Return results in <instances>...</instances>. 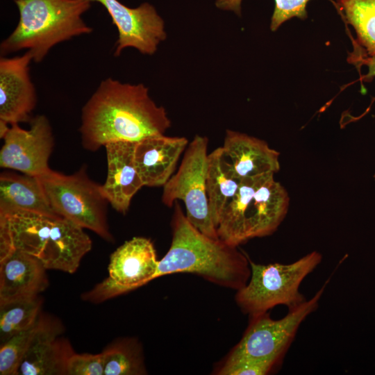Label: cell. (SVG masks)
Here are the masks:
<instances>
[{"mask_svg":"<svg viewBox=\"0 0 375 375\" xmlns=\"http://www.w3.org/2000/svg\"><path fill=\"white\" fill-rule=\"evenodd\" d=\"M170 126L165 109L151 99L148 88L108 78L83 107L79 131L83 148L96 151L110 142L164 134Z\"/></svg>","mask_w":375,"mask_h":375,"instance_id":"cell-1","label":"cell"},{"mask_svg":"<svg viewBox=\"0 0 375 375\" xmlns=\"http://www.w3.org/2000/svg\"><path fill=\"white\" fill-rule=\"evenodd\" d=\"M92 247L84 229L63 217L22 210L0 214V259L19 250L47 269L73 274Z\"/></svg>","mask_w":375,"mask_h":375,"instance_id":"cell-2","label":"cell"},{"mask_svg":"<svg viewBox=\"0 0 375 375\" xmlns=\"http://www.w3.org/2000/svg\"><path fill=\"white\" fill-rule=\"evenodd\" d=\"M170 247L159 260L156 278L191 273L220 286L238 290L251 276L249 258L238 247L211 238L194 227L175 203Z\"/></svg>","mask_w":375,"mask_h":375,"instance_id":"cell-3","label":"cell"},{"mask_svg":"<svg viewBox=\"0 0 375 375\" xmlns=\"http://www.w3.org/2000/svg\"><path fill=\"white\" fill-rule=\"evenodd\" d=\"M19 22L0 45L1 53L27 49L35 62L50 49L74 37L88 34L92 28L82 15L90 7L89 0H15Z\"/></svg>","mask_w":375,"mask_h":375,"instance_id":"cell-4","label":"cell"},{"mask_svg":"<svg viewBox=\"0 0 375 375\" xmlns=\"http://www.w3.org/2000/svg\"><path fill=\"white\" fill-rule=\"evenodd\" d=\"M274 173L241 179L217 228L218 238L238 247L254 238L274 233L287 215L290 197Z\"/></svg>","mask_w":375,"mask_h":375,"instance_id":"cell-5","label":"cell"},{"mask_svg":"<svg viewBox=\"0 0 375 375\" xmlns=\"http://www.w3.org/2000/svg\"><path fill=\"white\" fill-rule=\"evenodd\" d=\"M47 201L58 216L113 242L108 221L109 203L101 185L92 180L83 165L70 175L49 169L38 176Z\"/></svg>","mask_w":375,"mask_h":375,"instance_id":"cell-6","label":"cell"},{"mask_svg":"<svg viewBox=\"0 0 375 375\" xmlns=\"http://www.w3.org/2000/svg\"><path fill=\"white\" fill-rule=\"evenodd\" d=\"M320 253L314 251L290 264L260 265L249 258L251 276L249 282L237 290L235 301L249 317L285 305L295 307L306 298L299 292L303 279L319 265Z\"/></svg>","mask_w":375,"mask_h":375,"instance_id":"cell-7","label":"cell"},{"mask_svg":"<svg viewBox=\"0 0 375 375\" xmlns=\"http://www.w3.org/2000/svg\"><path fill=\"white\" fill-rule=\"evenodd\" d=\"M208 142L206 137H194L176 174L164 185L162 201L172 207L177 199L182 200L190 222L204 235L218 239L206 188Z\"/></svg>","mask_w":375,"mask_h":375,"instance_id":"cell-8","label":"cell"},{"mask_svg":"<svg viewBox=\"0 0 375 375\" xmlns=\"http://www.w3.org/2000/svg\"><path fill=\"white\" fill-rule=\"evenodd\" d=\"M331 277L310 299L289 308L283 318L274 320L266 312L249 317L247 328L231 353L280 363L306 317L316 310Z\"/></svg>","mask_w":375,"mask_h":375,"instance_id":"cell-9","label":"cell"},{"mask_svg":"<svg viewBox=\"0 0 375 375\" xmlns=\"http://www.w3.org/2000/svg\"><path fill=\"white\" fill-rule=\"evenodd\" d=\"M158 263L152 242L134 237L110 255L108 277L82 294L81 299L97 303L134 290L156 278Z\"/></svg>","mask_w":375,"mask_h":375,"instance_id":"cell-10","label":"cell"},{"mask_svg":"<svg viewBox=\"0 0 375 375\" xmlns=\"http://www.w3.org/2000/svg\"><path fill=\"white\" fill-rule=\"evenodd\" d=\"M29 122L28 129L14 124L1 137L3 144L0 150V167L38 177L50 169L49 160L54 138L46 116L39 115Z\"/></svg>","mask_w":375,"mask_h":375,"instance_id":"cell-11","label":"cell"},{"mask_svg":"<svg viewBox=\"0 0 375 375\" xmlns=\"http://www.w3.org/2000/svg\"><path fill=\"white\" fill-rule=\"evenodd\" d=\"M89 1L103 6L117 28L118 40L114 52L116 56L128 47L135 48L142 54L152 55L166 39L163 19L147 2L137 8H129L117 0Z\"/></svg>","mask_w":375,"mask_h":375,"instance_id":"cell-12","label":"cell"},{"mask_svg":"<svg viewBox=\"0 0 375 375\" xmlns=\"http://www.w3.org/2000/svg\"><path fill=\"white\" fill-rule=\"evenodd\" d=\"M63 332L58 319L42 312L17 375H67L68 361L75 351L69 341L61 336Z\"/></svg>","mask_w":375,"mask_h":375,"instance_id":"cell-13","label":"cell"},{"mask_svg":"<svg viewBox=\"0 0 375 375\" xmlns=\"http://www.w3.org/2000/svg\"><path fill=\"white\" fill-rule=\"evenodd\" d=\"M31 54L0 59V122L12 125L30 121L37 104L29 74Z\"/></svg>","mask_w":375,"mask_h":375,"instance_id":"cell-14","label":"cell"},{"mask_svg":"<svg viewBox=\"0 0 375 375\" xmlns=\"http://www.w3.org/2000/svg\"><path fill=\"white\" fill-rule=\"evenodd\" d=\"M135 143L121 140L104 146L107 176L101 190L110 206L122 214L126 213L133 196L144 186L134 162Z\"/></svg>","mask_w":375,"mask_h":375,"instance_id":"cell-15","label":"cell"},{"mask_svg":"<svg viewBox=\"0 0 375 375\" xmlns=\"http://www.w3.org/2000/svg\"><path fill=\"white\" fill-rule=\"evenodd\" d=\"M188 143L184 137L164 134L148 136L136 142L134 162L144 186H164Z\"/></svg>","mask_w":375,"mask_h":375,"instance_id":"cell-16","label":"cell"},{"mask_svg":"<svg viewBox=\"0 0 375 375\" xmlns=\"http://www.w3.org/2000/svg\"><path fill=\"white\" fill-rule=\"evenodd\" d=\"M46 270L38 258L19 250L0 259V304L44 292L49 286Z\"/></svg>","mask_w":375,"mask_h":375,"instance_id":"cell-17","label":"cell"},{"mask_svg":"<svg viewBox=\"0 0 375 375\" xmlns=\"http://www.w3.org/2000/svg\"><path fill=\"white\" fill-rule=\"evenodd\" d=\"M222 147L240 180L280 169L279 152L260 139L227 130Z\"/></svg>","mask_w":375,"mask_h":375,"instance_id":"cell-18","label":"cell"},{"mask_svg":"<svg viewBox=\"0 0 375 375\" xmlns=\"http://www.w3.org/2000/svg\"><path fill=\"white\" fill-rule=\"evenodd\" d=\"M17 210L58 216L51 208L38 177L4 171L0 175V214Z\"/></svg>","mask_w":375,"mask_h":375,"instance_id":"cell-19","label":"cell"},{"mask_svg":"<svg viewBox=\"0 0 375 375\" xmlns=\"http://www.w3.org/2000/svg\"><path fill=\"white\" fill-rule=\"evenodd\" d=\"M240 182L222 147L208 154L206 188L210 211L217 228L225 208L237 193Z\"/></svg>","mask_w":375,"mask_h":375,"instance_id":"cell-20","label":"cell"},{"mask_svg":"<svg viewBox=\"0 0 375 375\" xmlns=\"http://www.w3.org/2000/svg\"><path fill=\"white\" fill-rule=\"evenodd\" d=\"M101 352L104 359L103 375L147 374L142 347L135 338L116 339Z\"/></svg>","mask_w":375,"mask_h":375,"instance_id":"cell-21","label":"cell"},{"mask_svg":"<svg viewBox=\"0 0 375 375\" xmlns=\"http://www.w3.org/2000/svg\"><path fill=\"white\" fill-rule=\"evenodd\" d=\"M43 301L38 294L0 304V344L34 326L42 313Z\"/></svg>","mask_w":375,"mask_h":375,"instance_id":"cell-22","label":"cell"},{"mask_svg":"<svg viewBox=\"0 0 375 375\" xmlns=\"http://www.w3.org/2000/svg\"><path fill=\"white\" fill-rule=\"evenodd\" d=\"M338 5L355 30L353 40L367 54H375V0H338Z\"/></svg>","mask_w":375,"mask_h":375,"instance_id":"cell-23","label":"cell"},{"mask_svg":"<svg viewBox=\"0 0 375 375\" xmlns=\"http://www.w3.org/2000/svg\"><path fill=\"white\" fill-rule=\"evenodd\" d=\"M38 321L31 328L15 334L0 344L1 375H17L18 368L37 330Z\"/></svg>","mask_w":375,"mask_h":375,"instance_id":"cell-24","label":"cell"},{"mask_svg":"<svg viewBox=\"0 0 375 375\" xmlns=\"http://www.w3.org/2000/svg\"><path fill=\"white\" fill-rule=\"evenodd\" d=\"M274 1L275 7L270 24L272 31H276L282 24L292 17L306 19V6L310 0ZM241 1L242 0H216V6L220 9L233 10L240 14Z\"/></svg>","mask_w":375,"mask_h":375,"instance_id":"cell-25","label":"cell"},{"mask_svg":"<svg viewBox=\"0 0 375 375\" xmlns=\"http://www.w3.org/2000/svg\"><path fill=\"white\" fill-rule=\"evenodd\" d=\"M280 363L231 353L217 370L222 375H265L274 370Z\"/></svg>","mask_w":375,"mask_h":375,"instance_id":"cell-26","label":"cell"},{"mask_svg":"<svg viewBox=\"0 0 375 375\" xmlns=\"http://www.w3.org/2000/svg\"><path fill=\"white\" fill-rule=\"evenodd\" d=\"M102 352L97 354L74 353L69 358L67 375H103Z\"/></svg>","mask_w":375,"mask_h":375,"instance_id":"cell-27","label":"cell"},{"mask_svg":"<svg viewBox=\"0 0 375 375\" xmlns=\"http://www.w3.org/2000/svg\"><path fill=\"white\" fill-rule=\"evenodd\" d=\"M353 51L349 54L348 61L358 69L365 66L368 72L362 76L365 81L372 80L375 77V54L368 55L353 40Z\"/></svg>","mask_w":375,"mask_h":375,"instance_id":"cell-28","label":"cell"},{"mask_svg":"<svg viewBox=\"0 0 375 375\" xmlns=\"http://www.w3.org/2000/svg\"><path fill=\"white\" fill-rule=\"evenodd\" d=\"M374 179H375V174H374Z\"/></svg>","mask_w":375,"mask_h":375,"instance_id":"cell-29","label":"cell"}]
</instances>
